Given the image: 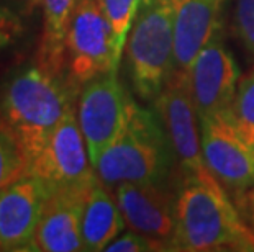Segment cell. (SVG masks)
I'll return each instance as SVG.
<instances>
[{
	"label": "cell",
	"instance_id": "cell-21",
	"mask_svg": "<svg viewBox=\"0 0 254 252\" xmlns=\"http://www.w3.org/2000/svg\"><path fill=\"white\" fill-rule=\"evenodd\" d=\"M164 241L149 238V236L136 233L129 229L128 233L117 236L115 239L110 241L105 251L109 252H148V251H164Z\"/></svg>",
	"mask_w": 254,
	"mask_h": 252
},
{
	"label": "cell",
	"instance_id": "cell-20",
	"mask_svg": "<svg viewBox=\"0 0 254 252\" xmlns=\"http://www.w3.org/2000/svg\"><path fill=\"white\" fill-rule=\"evenodd\" d=\"M233 26L240 41L254 56V0H235Z\"/></svg>",
	"mask_w": 254,
	"mask_h": 252
},
{
	"label": "cell",
	"instance_id": "cell-23",
	"mask_svg": "<svg viewBox=\"0 0 254 252\" xmlns=\"http://www.w3.org/2000/svg\"><path fill=\"white\" fill-rule=\"evenodd\" d=\"M245 205H246V210L251 214V223L254 224V187L245 194Z\"/></svg>",
	"mask_w": 254,
	"mask_h": 252
},
{
	"label": "cell",
	"instance_id": "cell-8",
	"mask_svg": "<svg viewBox=\"0 0 254 252\" xmlns=\"http://www.w3.org/2000/svg\"><path fill=\"white\" fill-rule=\"evenodd\" d=\"M202 152L207 169L235 194L254 187V148L238 131L230 108L200 118Z\"/></svg>",
	"mask_w": 254,
	"mask_h": 252
},
{
	"label": "cell",
	"instance_id": "cell-18",
	"mask_svg": "<svg viewBox=\"0 0 254 252\" xmlns=\"http://www.w3.org/2000/svg\"><path fill=\"white\" fill-rule=\"evenodd\" d=\"M28 174V164L13 133L0 120V190Z\"/></svg>",
	"mask_w": 254,
	"mask_h": 252
},
{
	"label": "cell",
	"instance_id": "cell-11",
	"mask_svg": "<svg viewBox=\"0 0 254 252\" xmlns=\"http://www.w3.org/2000/svg\"><path fill=\"white\" fill-rule=\"evenodd\" d=\"M48 197L28 174L0 190V251H30Z\"/></svg>",
	"mask_w": 254,
	"mask_h": 252
},
{
	"label": "cell",
	"instance_id": "cell-16",
	"mask_svg": "<svg viewBox=\"0 0 254 252\" xmlns=\"http://www.w3.org/2000/svg\"><path fill=\"white\" fill-rule=\"evenodd\" d=\"M77 2L79 0H41L45 30L38 50V66L55 76H63L66 69L64 43Z\"/></svg>",
	"mask_w": 254,
	"mask_h": 252
},
{
	"label": "cell",
	"instance_id": "cell-3",
	"mask_svg": "<svg viewBox=\"0 0 254 252\" xmlns=\"http://www.w3.org/2000/svg\"><path fill=\"white\" fill-rule=\"evenodd\" d=\"M176 160L158 111L134 103L123 133L94 165L104 185L159 184L163 185Z\"/></svg>",
	"mask_w": 254,
	"mask_h": 252
},
{
	"label": "cell",
	"instance_id": "cell-2",
	"mask_svg": "<svg viewBox=\"0 0 254 252\" xmlns=\"http://www.w3.org/2000/svg\"><path fill=\"white\" fill-rule=\"evenodd\" d=\"M75 87L40 66L17 74L5 87L2 118L13 133L26 164L41 151L56 126L75 108Z\"/></svg>",
	"mask_w": 254,
	"mask_h": 252
},
{
	"label": "cell",
	"instance_id": "cell-10",
	"mask_svg": "<svg viewBox=\"0 0 254 252\" xmlns=\"http://www.w3.org/2000/svg\"><path fill=\"white\" fill-rule=\"evenodd\" d=\"M187 76L198 118L230 108L240 82V69L221 33L200 51Z\"/></svg>",
	"mask_w": 254,
	"mask_h": 252
},
{
	"label": "cell",
	"instance_id": "cell-24",
	"mask_svg": "<svg viewBox=\"0 0 254 252\" xmlns=\"http://www.w3.org/2000/svg\"><path fill=\"white\" fill-rule=\"evenodd\" d=\"M166 2H169L171 5H177L179 2H182V0H166Z\"/></svg>",
	"mask_w": 254,
	"mask_h": 252
},
{
	"label": "cell",
	"instance_id": "cell-13",
	"mask_svg": "<svg viewBox=\"0 0 254 252\" xmlns=\"http://www.w3.org/2000/svg\"><path fill=\"white\" fill-rule=\"evenodd\" d=\"M90 189V187H89ZM89 189L56 192L48 197L30 251L75 252L84 251L80 216Z\"/></svg>",
	"mask_w": 254,
	"mask_h": 252
},
{
	"label": "cell",
	"instance_id": "cell-5",
	"mask_svg": "<svg viewBox=\"0 0 254 252\" xmlns=\"http://www.w3.org/2000/svg\"><path fill=\"white\" fill-rule=\"evenodd\" d=\"M64 57L69 82L75 89L118 69L122 59L97 0H79L75 5L66 33Z\"/></svg>",
	"mask_w": 254,
	"mask_h": 252
},
{
	"label": "cell",
	"instance_id": "cell-9",
	"mask_svg": "<svg viewBox=\"0 0 254 252\" xmlns=\"http://www.w3.org/2000/svg\"><path fill=\"white\" fill-rule=\"evenodd\" d=\"M154 110L163 121L182 174H202L208 170L202 152L200 118L193 105L187 72H174L154 100Z\"/></svg>",
	"mask_w": 254,
	"mask_h": 252
},
{
	"label": "cell",
	"instance_id": "cell-25",
	"mask_svg": "<svg viewBox=\"0 0 254 252\" xmlns=\"http://www.w3.org/2000/svg\"><path fill=\"white\" fill-rule=\"evenodd\" d=\"M30 2H35V0H30Z\"/></svg>",
	"mask_w": 254,
	"mask_h": 252
},
{
	"label": "cell",
	"instance_id": "cell-12",
	"mask_svg": "<svg viewBox=\"0 0 254 252\" xmlns=\"http://www.w3.org/2000/svg\"><path fill=\"white\" fill-rule=\"evenodd\" d=\"M115 200L129 229L169 244L176 224V198L163 185L120 184L115 187Z\"/></svg>",
	"mask_w": 254,
	"mask_h": 252
},
{
	"label": "cell",
	"instance_id": "cell-7",
	"mask_svg": "<svg viewBox=\"0 0 254 252\" xmlns=\"http://www.w3.org/2000/svg\"><path fill=\"white\" fill-rule=\"evenodd\" d=\"M134 101L123 89L117 71L90 80L77 100V120L92 165L127 128Z\"/></svg>",
	"mask_w": 254,
	"mask_h": 252
},
{
	"label": "cell",
	"instance_id": "cell-1",
	"mask_svg": "<svg viewBox=\"0 0 254 252\" xmlns=\"http://www.w3.org/2000/svg\"><path fill=\"white\" fill-rule=\"evenodd\" d=\"M171 249L189 252L254 251V229L241 219L226 189L210 170L184 175L176 198Z\"/></svg>",
	"mask_w": 254,
	"mask_h": 252
},
{
	"label": "cell",
	"instance_id": "cell-19",
	"mask_svg": "<svg viewBox=\"0 0 254 252\" xmlns=\"http://www.w3.org/2000/svg\"><path fill=\"white\" fill-rule=\"evenodd\" d=\"M230 113L241 136L254 148V71L238 82Z\"/></svg>",
	"mask_w": 254,
	"mask_h": 252
},
{
	"label": "cell",
	"instance_id": "cell-22",
	"mask_svg": "<svg viewBox=\"0 0 254 252\" xmlns=\"http://www.w3.org/2000/svg\"><path fill=\"white\" fill-rule=\"evenodd\" d=\"M23 33V21L12 8L0 5V50L12 45Z\"/></svg>",
	"mask_w": 254,
	"mask_h": 252
},
{
	"label": "cell",
	"instance_id": "cell-17",
	"mask_svg": "<svg viewBox=\"0 0 254 252\" xmlns=\"http://www.w3.org/2000/svg\"><path fill=\"white\" fill-rule=\"evenodd\" d=\"M97 2L100 5L102 13L109 21L113 40H115L117 54L122 59L128 33L134 23L143 0H97Z\"/></svg>",
	"mask_w": 254,
	"mask_h": 252
},
{
	"label": "cell",
	"instance_id": "cell-4",
	"mask_svg": "<svg viewBox=\"0 0 254 252\" xmlns=\"http://www.w3.org/2000/svg\"><path fill=\"white\" fill-rule=\"evenodd\" d=\"M125 52L136 94L146 101H154L176 72L174 5L166 0H143Z\"/></svg>",
	"mask_w": 254,
	"mask_h": 252
},
{
	"label": "cell",
	"instance_id": "cell-14",
	"mask_svg": "<svg viewBox=\"0 0 254 252\" xmlns=\"http://www.w3.org/2000/svg\"><path fill=\"white\" fill-rule=\"evenodd\" d=\"M225 0H182L174 5L176 71L189 72L200 51L220 33Z\"/></svg>",
	"mask_w": 254,
	"mask_h": 252
},
{
	"label": "cell",
	"instance_id": "cell-15",
	"mask_svg": "<svg viewBox=\"0 0 254 252\" xmlns=\"http://www.w3.org/2000/svg\"><path fill=\"white\" fill-rule=\"evenodd\" d=\"M117 200L104 189V184L97 180L90 187L84 200L82 216H80V236L84 251H105L123 228H125Z\"/></svg>",
	"mask_w": 254,
	"mask_h": 252
},
{
	"label": "cell",
	"instance_id": "cell-6",
	"mask_svg": "<svg viewBox=\"0 0 254 252\" xmlns=\"http://www.w3.org/2000/svg\"><path fill=\"white\" fill-rule=\"evenodd\" d=\"M75 108L56 126L45 146L28 162V175L41 182L48 195L85 190L97 182Z\"/></svg>",
	"mask_w": 254,
	"mask_h": 252
}]
</instances>
